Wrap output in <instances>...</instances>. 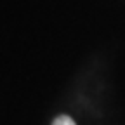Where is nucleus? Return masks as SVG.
<instances>
[{"mask_svg":"<svg viewBox=\"0 0 125 125\" xmlns=\"http://www.w3.org/2000/svg\"><path fill=\"white\" fill-rule=\"evenodd\" d=\"M52 125H76V123H75V120H73L71 116H68V115H59V116L52 122Z\"/></svg>","mask_w":125,"mask_h":125,"instance_id":"obj_1","label":"nucleus"}]
</instances>
